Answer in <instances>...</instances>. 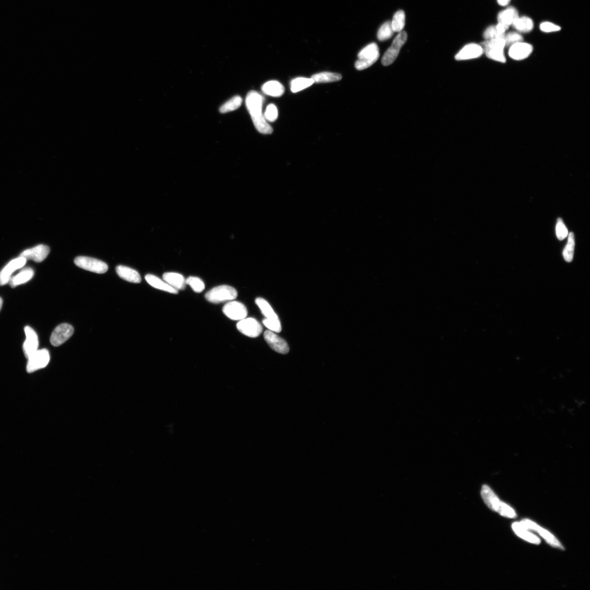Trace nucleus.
Returning a JSON list of instances; mask_svg holds the SVG:
<instances>
[{
	"instance_id": "5",
	"label": "nucleus",
	"mask_w": 590,
	"mask_h": 590,
	"mask_svg": "<svg viewBox=\"0 0 590 590\" xmlns=\"http://www.w3.org/2000/svg\"><path fill=\"white\" fill-rule=\"evenodd\" d=\"M237 297V291L235 288L226 285L213 288L205 294V299L213 304H220L232 301Z\"/></svg>"
},
{
	"instance_id": "31",
	"label": "nucleus",
	"mask_w": 590,
	"mask_h": 590,
	"mask_svg": "<svg viewBox=\"0 0 590 590\" xmlns=\"http://www.w3.org/2000/svg\"><path fill=\"white\" fill-rule=\"evenodd\" d=\"M406 16L403 11H397L394 16L392 26L394 32H400L405 26Z\"/></svg>"
},
{
	"instance_id": "40",
	"label": "nucleus",
	"mask_w": 590,
	"mask_h": 590,
	"mask_svg": "<svg viewBox=\"0 0 590 590\" xmlns=\"http://www.w3.org/2000/svg\"><path fill=\"white\" fill-rule=\"evenodd\" d=\"M556 231H557V237L560 241L564 239L568 236V230L561 218L558 219Z\"/></svg>"
},
{
	"instance_id": "38",
	"label": "nucleus",
	"mask_w": 590,
	"mask_h": 590,
	"mask_svg": "<svg viewBox=\"0 0 590 590\" xmlns=\"http://www.w3.org/2000/svg\"><path fill=\"white\" fill-rule=\"evenodd\" d=\"M264 325L269 329V330L274 332H280L282 331L279 319H269L265 318L263 320Z\"/></svg>"
},
{
	"instance_id": "15",
	"label": "nucleus",
	"mask_w": 590,
	"mask_h": 590,
	"mask_svg": "<svg viewBox=\"0 0 590 590\" xmlns=\"http://www.w3.org/2000/svg\"><path fill=\"white\" fill-rule=\"evenodd\" d=\"M533 51V46L530 44L524 42L523 40L511 45L509 54L512 59L521 61L529 58Z\"/></svg>"
},
{
	"instance_id": "42",
	"label": "nucleus",
	"mask_w": 590,
	"mask_h": 590,
	"mask_svg": "<svg viewBox=\"0 0 590 590\" xmlns=\"http://www.w3.org/2000/svg\"><path fill=\"white\" fill-rule=\"evenodd\" d=\"M3 305V300L2 298H0V311H1V310H2Z\"/></svg>"
},
{
	"instance_id": "33",
	"label": "nucleus",
	"mask_w": 590,
	"mask_h": 590,
	"mask_svg": "<svg viewBox=\"0 0 590 590\" xmlns=\"http://www.w3.org/2000/svg\"><path fill=\"white\" fill-rule=\"evenodd\" d=\"M575 247V238L573 232L569 233L567 244L563 251V256L568 263H571L573 259Z\"/></svg>"
},
{
	"instance_id": "23",
	"label": "nucleus",
	"mask_w": 590,
	"mask_h": 590,
	"mask_svg": "<svg viewBox=\"0 0 590 590\" xmlns=\"http://www.w3.org/2000/svg\"><path fill=\"white\" fill-rule=\"evenodd\" d=\"M519 16L518 11L516 8L513 6L508 7L498 14V23H502L510 27Z\"/></svg>"
},
{
	"instance_id": "17",
	"label": "nucleus",
	"mask_w": 590,
	"mask_h": 590,
	"mask_svg": "<svg viewBox=\"0 0 590 590\" xmlns=\"http://www.w3.org/2000/svg\"><path fill=\"white\" fill-rule=\"evenodd\" d=\"M50 252L49 246L40 244L23 251L20 256L23 257L27 260H32L36 263H41L49 255Z\"/></svg>"
},
{
	"instance_id": "32",
	"label": "nucleus",
	"mask_w": 590,
	"mask_h": 590,
	"mask_svg": "<svg viewBox=\"0 0 590 590\" xmlns=\"http://www.w3.org/2000/svg\"><path fill=\"white\" fill-rule=\"evenodd\" d=\"M242 99L239 96L232 98L225 103L221 108L220 112L222 113H228L234 111L241 106Z\"/></svg>"
},
{
	"instance_id": "3",
	"label": "nucleus",
	"mask_w": 590,
	"mask_h": 590,
	"mask_svg": "<svg viewBox=\"0 0 590 590\" xmlns=\"http://www.w3.org/2000/svg\"><path fill=\"white\" fill-rule=\"evenodd\" d=\"M481 45L487 57L499 63H505L504 50L506 44L503 37L485 40Z\"/></svg>"
},
{
	"instance_id": "19",
	"label": "nucleus",
	"mask_w": 590,
	"mask_h": 590,
	"mask_svg": "<svg viewBox=\"0 0 590 590\" xmlns=\"http://www.w3.org/2000/svg\"><path fill=\"white\" fill-rule=\"evenodd\" d=\"M116 272L122 279L133 283H140L141 277L138 272L130 267L119 265L116 267Z\"/></svg>"
},
{
	"instance_id": "13",
	"label": "nucleus",
	"mask_w": 590,
	"mask_h": 590,
	"mask_svg": "<svg viewBox=\"0 0 590 590\" xmlns=\"http://www.w3.org/2000/svg\"><path fill=\"white\" fill-rule=\"evenodd\" d=\"M27 259L24 257H19L11 261L0 272V285H5L9 283L12 274L16 271L22 268L26 263Z\"/></svg>"
},
{
	"instance_id": "25",
	"label": "nucleus",
	"mask_w": 590,
	"mask_h": 590,
	"mask_svg": "<svg viewBox=\"0 0 590 590\" xmlns=\"http://www.w3.org/2000/svg\"><path fill=\"white\" fill-rule=\"evenodd\" d=\"M515 30L520 33H527L531 32L534 28V22L532 19L527 16H519L512 24Z\"/></svg>"
},
{
	"instance_id": "16",
	"label": "nucleus",
	"mask_w": 590,
	"mask_h": 590,
	"mask_svg": "<svg viewBox=\"0 0 590 590\" xmlns=\"http://www.w3.org/2000/svg\"><path fill=\"white\" fill-rule=\"evenodd\" d=\"M264 339L273 351L280 354H286L289 352V347L287 342L278 335L270 330L264 333Z\"/></svg>"
},
{
	"instance_id": "22",
	"label": "nucleus",
	"mask_w": 590,
	"mask_h": 590,
	"mask_svg": "<svg viewBox=\"0 0 590 590\" xmlns=\"http://www.w3.org/2000/svg\"><path fill=\"white\" fill-rule=\"evenodd\" d=\"M509 27V26L500 23L490 25L485 30L483 33V37L485 40L504 37Z\"/></svg>"
},
{
	"instance_id": "30",
	"label": "nucleus",
	"mask_w": 590,
	"mask_h": 590,
	"mask_svg": "<svg viewBox=\"0 0 590 590\" xmlns=\"http://www.w3.org/2000/svg\"><path fill=\"white\" fill-rule=\"evenodd\" d=\"M314 83L311 78L299 77L293 79L291 82V91L293 93H298L310 87Z\"/></svg>"
},
{
	"instance_id": "27",
	"label": "nucleus",
	"mask_w": 590,
	"mask_h": 590,
	"mask_svg": "<svg viewBox=\"0 0 590 590\" xmlns=\"http://www.w3.org/2000/svg\"><path fill=\"white\" fill-rule=\"evenodd\" d=\"M34 271L29 267L20 271L15 276L11 277L9 283L12 287H16L18 285L23 284L29 282L34 276Z\"/></svg>"
},
{
	"instance_id": "34",
	"label": "nucleus",
	"mask_w": 590,
	"mask_h": 590,
	"mask_svg": "<svg viewBox=\"0 0 590 590\" xmlns=\"http://www.w3.org/2000/svg\"><path fill=\"white\" fill-rule=\"evenodd\" d=\"M394 32L392 23L387 22L383 24L380 27L378 33H377V37L381 41L386 40L392 37Z\"/></svg>"
},
{
	"instance_id": "24",
	"label": "nucleus",
	"mask_w": 590,
	"mask_h": 590,
	"mask_svg": "<svg viewBox=\"0 0 590 590\" xmlns=\"http://www.w3.org/2000/svg\"><path fill=\"white\" fill-rule=\"evenodd\" d=\"M145 279L150 285L156 288V289L174 294H177L178 292V290L171 286L165 281L161 280L153 274H147Z\"/></svg>"
},
{
	"instance_id": "4",
	"label": "nucleus",
	"mask_w": 590,
	"mask_h": 590,
	"mask_svg": "<svg viewBox=\"0 0 590 590\" xmlns=\"http://www.w3.org/2000/svg\"><path fill=\"white\" fill-rule=\"evenodd\" d=\"M380 57V50L375 43L368 45L358 54V60L356 61V70H363L373 65Z\"/></svg>"
},
{
	"instance_id": "29",
	"label": "nucleus",
	"mask_w": 590,
	"mask_h": 590,
	"mask_svg": "<svg viewBox=\"0 0 590 590\" xmlns=\"http://www.w3.org/2000/svg\"><path fill=\"white\" fill-rule=\"evenodd\" d=\"M256 303L260 309L261 311L266 319H278V315L274 312L273 308L268 302L263 298H258L256 300Z\"/></svg>"
},
{
	"instance_id": "7",
	"label": "nucleus",
	"mask_w": 590,
	"mask_h": 590,
	"mask_svg": "<svg viewBox=\"0 0 590 590\" xmlns=\"http://www.w3.org/2000/svg\"><path fill=\"white\" fill-rule=\"evenodd\" d=\"M74 264L79 268L99 274L105 273L108 269V266L105 263L88 257H77L74 260Z\"/></svg>"
},
{
	"instance_id": "39",
	"label": "nucleus",
	"mask_w": 590,
	"mask_h": 590,
	"mask_svg": "<svg viewBox=\"0 0 590 590\" xmlns=\"http://www.w3.org/2000/svg\"><path fill=\"white\" fill-rule=\"evenodd\" d=\"M539 29L541 32L549 33L560 31L561 27L552 22H544L540 23Z\"/></svg>"
},
{
	"instance_id": "9",
	"label": "nucleus",
	"mask_w": 590,
	"mask_h": 590,
	"mask_svg": "<svg viewBox=\"0 0 590 590\" xmlns=\"http://www.w3.org/2000/svg\"><path fill=\"white\" fill-rule=\"evenodd\" d=\"M27 359V371L32 373L46 367L50 362V355L47 349H43L38 350Z\"/></svg>"
},
{
	"instance_id": "10",
	"label": "nucleus",
	"mask_w": 590,
	"mask_h": 590,
	"mask_svg": "<svg viewBox=\"0 0 590 590\" xmlns=\"http://www.w3.org/2000/svg\"><path fill=\"white\" fill-rule=\"evenodd\" d=\"M238 330L248 337L256 338L263 331V327L260 322L255 318H244L240 320L237 324Z\"/></svg>"
},
{
	"instance_id": "14",
	"label": "nucleus",
	"mask_w": 590,
	"mask_h": 590,
	"mask_svg": "<svg viewBox=\"0 0 590 590\" xmlns=\"http://www.w3.org/2000/svg\"><path fill=\"white\" fill-rule=\"evenodd\" d=\"M26 340L23 344V351L26 358L38 351L39 342L38 335L33 329L26 326L24 328Z\"/></svg>"
},
{
	"instance_id": "28",
	"label": "nucleus",
	"mask_w": 590,
	"mask_h": 590,
	"mask_svg": "<svg viewBox=\"0 0 590 590\" xmlns=\"http://www.w3.org/2000/svg\"><path fill=\"white\" fill-rule=\"evenodd\" d=\"M314 83H330L342 79V75L333 72H324L314 74L312 77Z\"/></svg>"
},
{
	"instance_id": "8",
	"label": "nucleus",
	"mask_w": 590,
	"mask_h": 590,
	"mask_svg": "<svg viewBox=\"0 0 590 590\" xmlns=\"http://www.w3.org/2000/svg\"><path fill=\"white\" fill-rule=\"evenodd\" d=\"M521 523L527 530L537 533L550 545L560 549V550H564V546L562 545L558 539L551 532L544 529L543 528L540 527L529 519H524L521 521Z\"/></svg>"
},
{
	"instance_id": "41",
	"label": "nucleus",
	"mask_w": 590,
	"mask_h": 590,
	"mask_svg": "<svg viewBox=\"0 0 590 590\" xmlns=\"http://www.w3.org/2000/svg\"><path fill=\"white\" fill-rule=\"evenodd\" d=\"M511 2V0H497L498 4L502 7L509 6Z\"/></svg>"
},
{
	"instance_id": "2",
	"label": "nucleus",
	"mask_w": 590,
	"mask_h": 590,
	"mask_svg": "<svg viewBox=\"0 0 590 590\" xmlns=\"http://www.w3.org/2000/svg\"><path fill=\"white\" fill-rule=\"evenodd\" d=\"M481 496L485 504L489 509L497 512L500 516L508 518H517V514L511 507L501 501L490 487L484 485L482 488Z\"/></svg>"
},
{
	"instance_id": "6",
	"label": "nucleus",
	"mask_w": 590,
	"mask_h": 590,
	"mask_svg": "<svg viewBox=\"0 0 590 590\" xmlns=\"http://www.w3.org/2000/svg\"><path fill=\"white\" fill-rule=\"evenodd\" d=\"M407 39V34L404 31L399 32L394 39L392 46L384 54L382 63L384 66L392 65L396 59L403 46L405 44Z\"/></svg>"
},
{
	"instance_id": "20",
	"label": "nucleus",
	"mask_w": 590,
	"mask_h": 590,
	"mask_svg": "<svg viewBox=\"0 0 590 590\" xmlns=\"http://www.w3.org/2000/svg\"><path fill=\"white\" fill-rule=\"evenodd\" d=\"M512 529L517 536L521 538L534 544L538 545L540 543V539L536 535L527 530L521 522L513 523Z\"/></svg>"
},
{
	"instance_id": "21",
	"label": "nucleus",
	"mask_w": 590,
	"mask_h": 590,
	"mask_svg": "<svg viewBox=\"0 0 590 590\" xmlns=\"http://www.w3.org/2000/svg\"><path fill=\"white\" fill-rule=\"evenodd\" d=\"M163 279L177 290H184L186 286V280L182 274L174 272H167L163 274Z\"/></svg>"
},
{
	"instance_id": "36",
	"label": "nucleus",
	"mask_w": 590,
	"mask_h": 590,
	"mask_svg": "<svg viewBox=\"0 0 590 590\" xmlns=\"http://www.w3.org/2000/svg\"><path fill=\"white\" fill-rule=\"evenodd\" d=\"M506 47L511 46L513 44L521 42L524 40V37L521 33L517 31H512L506 33L504 36Z\"/></svg>"
},
{
	"instance_id": "1",
	"label": "nucleus",
	"mask_w": 590,
	"mask_h": 590,
	"mask_svg": "<svg viewBox=\"0 0 590 590\" xmlns=\"http://www.w3.org/2000/svg\"><path fill=\"white\" fill-rule=\"evenodd\" d=\"M263 96L256 91L250 92L245 100L246 106L258 131L263 134H271L273 129L263 114Z\"/></svg>"
},
{
	"instance_id": "37",
	"label": "nucleus",
	"mask_w": 590,
	"mask_h": 590,
	"mask_svg": "<svg viewBox=\"0 0 590 590\" xmlns=\"http://www.w3.org/2000/svg\"><path fill=\"white\" fill-rule=\"evenodd\" d=\"M264 115L267 121H275L277 120L278 115L277 107L273 104L269 105L267 107Z\"/></svg>"
},
{
	"instance_id": "18",
	"label": "nucleus",
	"mask_w": 590,
	"mask_h": 590,
	"mask_svg": "<svg viewBox=\"0 0 590 590\" xmlns=\"http://www.w3.org/2000/svg\"><path fill=\"white\" fill-rule=\"evenodd\" d=\"M484 53L481 45L470 44L465 46L455 56L458 61L474 59L481 57Z\"/></svg>"
},
{
	"instance_id": "12",
	"label": "nucleus",
	"mask_w": 590,
	"mask_h": 590,
	"mask_svg": "<svg viewBox=\"0 0 590 590\" xmlns=\"http://www.w3.org/2000/svg\"><path fill=\"white\" fill-rule=\"evenodd\" d=\"M226 317L233 320H241L248 314L246 307L238 301H229L223 308Z\"/></svg>"
},
{
	"instance_id": "11",
	"label": "nucleus",
	"mask_w": 590,
	"mask_h": 590,
	"mask_svg": "<svg viewBox=\"0 0 590 590\" xmlns=\"http://www.w3.org/2000/svg\"><path fill=\"white\" fill-rule=\"evenodd\" d=\"M74 333V328L70 324L64 323L58 325L52 333L51 344L54 347H59L70 339Z\"/></svg>"
},
{
	"instance_id": "35",
	"label": "nucleus",
	"mask_w": 590,
	"mask_h": 590,
	"mask_svg": "<svg viewBox=\"0 0 590 590\" xmlns=\"http://www.w3.org/2000/svg\"><path fill=\"white\" fill-rule=\"evenodd\" d=\"M186 283L197 293L202 292L205 288V285L202 280L196 277H189L186 279Z\"/></svg>"
},
{
	"instance_id": "26",
	"label": "nucleus",
	"mask_w": 590,
	"mask_h": 590,
	"mask_svg": "<svg viewBox=\"0 0 590 590\" xmlns=\"http://www.w3.org/2000/svg\"><path fill=\"white\" fill-rule=\"evenodd\" d=\"M263 92L266 95L273 97H280L285 92L284 86L277 80L266 82L262 87Z\"/></svg>"
}]
</instances>
